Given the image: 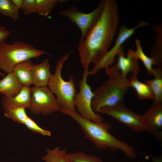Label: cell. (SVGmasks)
<instances>
[{
  "instance_id": "ac0fdd59",
  "label": "cell",
  "mask_w": 162,
  "mask_h": 162,
  "mask_svg": "<svg viewBox=\"0 0 162 162\" xmlns=\"http://www.w3.org/2000/svg\"><path fill=\"white\" fill-rule=\"evenodd\" d=\"M128 82L129 87H131L135 89L138 97L140 100H154V94L149 86L140 81L137 76L131 75L128 79Z\"/></svg>"
},
{
  "instance_id": "d6986e66",
  "label": "cell",
  "mask_w": 162,
  "mask_h": 162,
  "mask_svg": "<svg viewBox=\"0 0 162 162\" xmlns=\"http://www.w3.org/2000/svg\"><path fill=\"white\" fill-rule=\"evenodd\" d=\"M135 42L136 47V50L134 51L129 49L127 54V56L131 57L137 60L140 59L147 69L148 74L152 75L153 72L152 65H153L152 59L144 53L140 40L136 39Z\"/></svg>"
},
{
  "instance_id": "44dd1931",
  "label": "cell",
  "mask_w": 162,
  "mask_h": 162,
  "mask_svg": "<svg viewBox=\"0 0 162 162\" xmlns=\"http://www.w3.org/2000/svg\"><path fill=\"white\" fill-rule=\"evenodd\" d=\"M46 154L41 158L45 162H66V148L57 146L52 149L46 148Z\"/></svg>"
},
{
  "instance_id": "d4e9b609",
  "label": "cell",
  "mask_w": 162,
  "mask_h": 162,
  "mask_svg": "<svg viewBox=\"0 0 162 162\" xmlns=\"http://www.w3.org/2000/svg\"><path fill=\"white\" fill-rule=\"evenodd\" d=\"M4 116L12 119L14 122L24 124L28 116L27 115L26 109L18 108L4 111Z\"/></svg>"
},
{
  "instance_id": "4fadbf2b",
  "label": "cell",
  "mask_w": 162,
  "mask_h": 162,
  "mask_svg": "<svg viewBox=\"0 0 162 162\" xmlns=\"http://www.w3.org/2000/svg\"><path fill=\"white\" fill-rule=\"evenodd\" d=\"M51 65L47 58L40 64H34L32 71V84L34 86L46 87L52 76Z\"/></svg>"
},
{
  "instance_id": "484cf974",
  "label": "cell",
  "mask_w": 162,
  "mask_h": 162,
  "mask_svg": "<svg viewBox=\"0 0 162 162\" xmlns=\"http://www.w3.org/2000/svg\"><path fill=\"white\" fill-rule=\"evenodd\" d=\"M24 124L27 128L34 132L44 136H50L51 135L50 131L41 128L29 117L26 120Z\"/></svg>"
},
{
  "instance_id": "f1b7e54d",
  "label": "cell",
  "mask_w": 162,
  "mask_h": 162,
  "mask_svg": "<svg viewBox=\"0 0 162 162\" xmlns=\"http://www.w3.org/2000/svg\"><path fill=\"white\" fill-rule=\"evenodd\" d=\"M14 5L19 9H21L23 5L24 0H12Z\"/></svg>"
},
{
  "instance_id": "83f0119b",
  "label": "cell",
  "mask_w": 162,
  "mask_h": 162,
  "mask_svg": "<svg viewBox=\"0 0 162 162\" xmlns=\"http://www.w3.org/2000/svg\"><path fill=\"white\" fill-rule=\"evenodd\" d=\"M10 33L9 30L0 24V44L4 42Z\"/></svg>"
},
{
  "instance_id": "277c9868",
  "label": "cell",
  "mask_w": 162,
  "mask_h": 162,
  "mask_svg": "<svg viewBox=\"0 0 162 162\" xmlns=\"http://www.w3.org/2000/svg\"><path fill=\"white\" fill-rule=\"evenodd\" d=\"M70 53H68L58 59L55 72L52 74L47 86L56 95L60 109L76 112L74 100L77 91L74 79L70 76L69 80L66 81L61 75L63 64L69 58Z\"/></svg>"
},
{
  "instance_id": "5b68a950",
  "label": "cell",
  "mask_w": 162,
  "mask_h": 162,
  "mask_svg": "<svg viewBox=\"0 0 162 162\" xmlns=\"http://www.w3.org/2000/svg\"><path fill=\"white\" fill-rule=\"evenodd\" d=\"M50 55L44 50L20 41L11 44H0V69L9 73L18 64L43 55Z\"/></svg>"
},
{
  "instance_id": "4316f807",
  "label": "cell",
  "mask_w": 162,
  "mask_h": 162,
  "mask_svg": "<svg viewBox=\"0 0 162 162\" xmlns=\"http://www.w3.org/2000/svg\"><path fill=\"white\" fill-rule=\"evenodd\" d=\"M21 9L25 15H28L36 13V0H24Z\"/></svg>"
},
{
  "instance_id": "7a4b0ae2",
  "label": "cell",
  "mask_w": 162,
  "mask_h": 162,
  "mask_svg": "<svg viewBox=\"0 0 162 162\" xmlns=\"http://www.w3.org/2000/svg\"><path fill=\"white\" fill-rule=\"evenodd\" d=\"M62 113L70 116L79 125L85 137L98 149H109L112 151H122L129 158L136 157L134 148L116 138L109 132L112 127L109 123L97 122L84 118L77 112L61 109Z\"/></svg>"
},
{
  "instance_id": "52a82bcc",
  "label": "cell",
  "mask_w": 162,
  "mask_h": 162,
  "mask_svg": "<svg viewBox=\"0 0 162 162\" xmlns=\"http://www.w3.org/2000/svg\"><path fill=\"white\" fill-rule=\"evenodd\" d=\"M105 0H101L98 6L88 13L82 12L74 6L62 10L59 12L60 14L68 18L80 29L81 36L80 42L83 40L88 32L100 17L104 9Z\"/></svg>"
},
{
  "instance_id": "ba28073f",
  "label": "cell",
  "mask_w": 162,
  "mask_h": 162,
  "mask_svg": "<svg viewBox=\"0 0 162 162\" xmlns=\"http://www.w3.org/2000/svg\"><path fill=\"white\" fill-rule=\"evenodd\" d=\"M31 89V101L28 109L32 113L46 116L60 111L56 98L48 87L34 86Z\"/></svg>"
},
{
  "instance_id": "4dcf8cb0",
  "label": "cell",
  "mask_w": 162,
  "mask_h": 162,
  "mask_svg": "<svg viewBox=\"0 0 162 162\" xmlns=\"http://www.w3.org/2000/svg\"><path fill=\"white\" fill-rule=\"evenodd\" d=\"M0 75L2 76H4V74H3L1 73L0 72Z\"/></svg>"
},
{
  "instance_id": "2e32d148",
  "label": "cell",
  "mask_w": 162,
  "mask_h": 162,
  "mask_svg": "<svg viewBox=\"0 0 162 162\" xmlns=\"http://www.w3.org/2000/svg\"><path fill=\"white\" fill-rule=\"evenodd\" d=\"M33 64L29 60L16 65L12 72L19 82L23 86H30L32 84V71Z\"/></svg>"
},
{
  "instance_id": "6da1fadb",
  "label": "cell",
  "mask_w": 162,
  "mask_h": 162,
  "mask_svg": "<svg viewBox=\"0 0 162 162\" xmlns=\"http://www.w3.org/2000/svg\"><path fill=\"white\" fill-rule=\"evenodd\" d=\"M119 19L116 0H105L100 17L79 43V56L84 69H88L91 63L96 64L107 52L117 31Z\"/></svg>"
},
{
  "instance_id": "f546056e",
  "label": "cell",
  "mask_w": 162,
  "mask_h": 162,
  "mask_svg": "<svg viewBox=\"0 0 162 162\" xmlns=\"http://www.w3.org/2000/svg\"><path fill=\"white\" fill-rule=\"evenodd\" d=\"M152 159V162H162V156L159 157L153 156L150 154H147Z\"/></svg>"
},
{
  "instance_id": "8fae6325",
  "label": "cell",
  "mask_w": 162,
  "mask_h": 162,
  "mask_svg": "<svg viewBox=\"0 0 162 162\" xmlns=\"http://www.w3.org/2000/svg\"><path fill=\"white\" fill-rule=\"evenodd\" d=\"M142 116L145 131L160 141L162 139V102L154 101L151 106Z\"/></svg>"
},
{
  "instance_id": "cb8c5ba5",
  "label": "cell",
  "mask_w": 162,
  "mask_h": 162,
  "mask_svg": "<svg viewBox=\"0 0 162 162\" xmlns=\"http://www.w3.org/2000/svg\"><path fill=\"white\" fill-rule=\"evenodd\" d=\"M59 0H36V12L39 15L46 17L58 3L64 2Z\"/></svg>"
},
{
  "instance_id": "7c38bea8",
  "label": "cell",
  "mask_w": 162,
  "mask_h": 162,
  "mask_svg": "<svg viewBox=\"0 0 162 162\" xmlns=\"http://www.w3.org/2000/svg\"><path fill=\"white\" fill-rule=\"evenodd\" d=\"M31 92L30 86H23L19 93L15 96L10 97L3 95L1 99V104L4 111L18 108L28 109Z\"/></svg>"
},
{
  "instance_id": "e0dca14e",
  "label": "cell",
  "mask_w": 162,
  "mask_h": 162,
  "mask_svg": "<svg viewBox=\"0 0 162 162\" xmlns=\"http://www.w3.org/2000/svg\"><path fill=\"white\" fill-rule=\"evenodd\" d=\"M152 28L156 33L155 42L152 48L151 57L153 65L162 68V23L154 25Z\"/></svg>"
},
{
  "instance_id": "7402d4cb",
  "label": "cell",
  "mask_w": 162,
  "mask_h": 162,
  "mask_svg": "<svg viewBox=\"0 0 162 162\" xmlns=\"http://www.w3.org/2000/svg\"><path fill=\"white\" fill-rule=\"evenodd\" d=\"M0 13L14 20L20 18L19 9L14 5L12 0H0Z\"/></svg>"
},
{
  "instance_id": "30bf717a",
  "label": "cell",
  "mask_w": 162,
  "mask_h": 162,
  "mask_svg": "<svg viewBox=\"0 0 162 162\" xmlns=\"http://www.w3.org/2000/svg\"><path fill=\"white\" fill-rule=\"evenodd\" d=\"M99 113L110 116L136 132L145 131L142 116L128 108L124 102L103 108Z\"/></svg>"
},
{
  "instance_id": "8992f818",
  "label": "cell",
  "mask_w": 162,
  "mask_h": 162,
  "mask_svg": "<svg viewBox=\"0 0 162 162\" xmlns=\"http://www.w3.org/2000/svg\"><path fill=\"white\" fill-rule=\"evenodd\" d=\"M88 69H85L82 79L79 82L80 91L74 98L76 110L82 117L94 122L104 121L103 117L95 112L92 108V102L94 94L91 88L87 82Z\"/></svg>"
},
{
  "instance_id": "603a6c76",
  "label": "cell",
  "mask_w": 162,
  "mask_h": 162,
  "mask_svg": "<svg viewBox=\"0 0 162 162\" xmlns=\"http://www.w3.org/2000/svg\"><path fill=\"white\" fill-rule=\"evenodd\" d=\"M66 160V162H103L100 158L82 151L67 153Z\"/></svg>"
},
{
  "instance_id": "ffe728a7",
  "label": "cell",
  "mask_w": 162,
  "mask_h": 162,
  "mask_svg": "<svg viewBox=\"0 0 162 162\" xmlns=\"http://www.w3.org/2000/svg\"><path fill=\"white\" fill-rule=\"evenodd\" d=\"M153 79L146 80L145 83L151 88L154 96V101L162 102V68L156 67L153 68Z\"/></svg>"
},
{
  "instance_id": "3957f363",
  "label": "cell",
  "mask_w": 162,
  "mask_h": 162,
  "mask_svg": "<svg viewBox=\"0 0 162 162\" xmlns=\"http://www.w3.org/2000/svg\"><path fill=\"white\" fill-rule=\"evenodd\" d=\"M105 70L108 78L93 92L92 108L97 113L103 108L123 103L129 87L128 79L119 72Z\"/></svg>"
},
{
  "instance_id": "5bb4252c",
  "label": "cell",
  "mask_w": 162,
  "mask_h": 162,
  "mask_svg": "<svg viewBox=\"0 0 162 162\" xmlns=\"http://www.w3.org/2000/svg\"><path fill=\"white\" fill-rule=\"evenodd\" d=\"M118 55V60L116 64L108 68L112 71L119 72L125 77H127L130 72L137 76L140 70L138 60L131 57H126L124 52L119 53Z\"/></svg>"
},
{
  "instance_id": "9a60e30c",
  "label": "cell",
  "mask_w": 162,
  "mask_h": 162,
  "mask_svg": "<svg viewBox=\"0 0 162 162\" xmlns=\"http://www.w3.org/2000/svg\"><path fill=\"white\" fill-rule=\"evenodd\" d=\"M23 86L12 72L0 80V93L4 96L14 97L19 93Z\"/></svg>"
},
{
  "instance_id": "9c48e42d",
  "label": "cell",
  "mask_w": 162,
  "mask_h": 162,
  "mask_svg": "<svg viewBox=\"0 0 162 162\" xmlns=\"http://www.w3.org/2000/svg\"><path fill=\"white\" fill-rule=\"evenodd\" d=\"M148 22L141 21L137 26L129 28L125 25L122 26L119 28V32L115 41L114 46L96 64L94 65L93 68L88 71L89 75H95L101 69H105L111 67L114 63L116 56L124 52V46L122 44L135 33L137 28L148 26Z\"/></svg>"
}]
</instances>
